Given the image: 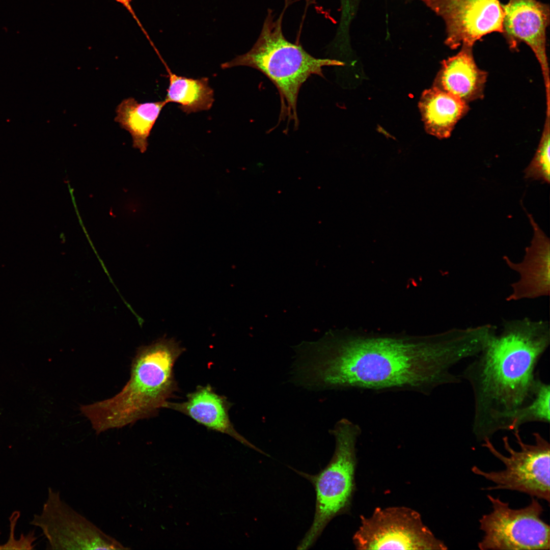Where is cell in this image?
I'll return each instance as SVG.
<instances>
[{"mask_svg":"<svg viewBox=\"0 0 550 550\" xmlns=\"http://www.w3.org/2000/svg\"><path fill=\"white\" fill-rule=\"evenodd\" d=\"M184 351L175 339L164 337L141 347L122 390L111 398L80 407L96 433L156 416L179 390L174 366Z\"/></svg>","mask_w":550,"mask_h":550,"instance_id":"3","label":"cell"},{"mask_svg":"<svg viewBox=\"0 0 550 550\" xmlns=\"http://www.w3.org/2000/svg\"><path fill=\"white\" fill-rule=\"evenodd\" d=\"M446 25L445 43L452 49L474 46L483 36L502 33L504 12L499 0H421Z\"/></svg>","mask_w":550,"mask_h":550,"instance_id":"10","label":"cell"},{"mask_svg":"<svg viewBox=\"0 0 550 550\" xmlns=\"http://www.w3.org/2000/svg\"><path fill=\"white\" fill-rule=\"evenodd\" d=\"M419 107L425 130L439 139L449 138L470 110L468 103L433 87L423 92Z\"/></svg>","mask_w":550,"mask_h":550,"instance_id":"15","label":"cell"},{"mask_svg":"<svg viewBox=\"0 0 550 550\" xmlns=\"http://www.w3.org/2000/svg\"><path fill=\"white\" fill-rule=\"evenodd\" d=\"M481 348L472 327L428 335L329 331L317 341L294 346V384L309 391L359 390L410 391L429 395L458 383L452 368Z\"/></svg>","mask_w":550,"mask_h":550,"instance_id":"1","label":"cell"},{"mask_svg":"<svg viewBox=\"0 0 550 550\" xmlns=\"http://www.w3.org/2000/svg\"><path fill=\"white\" fill-rule=\"evenodd\" d=\"M473 47L462 45L456 54L443 60L432 86L468 104L483 98L488 76L477 65Z\"/></svg>","mask_w":550,"mask_h":550,"instance_id":"14","label":"cell"},{"mask_svg":"<svg viewBox=\"0 0 550 550\" xmlns=\"http://www.w3.org/2000/svg\"><path fill=\"white\" fill-rule=\"evenodd\" d=\"M550 107L546 108V117L541 136L533 158L524 170L527 179L542 183L550 181Z\"/></svg>","mask_w":550,"mask_h":550,"instance_id":"19","label":"cell"},{"mask_svg":"<svg viewBox=\"0 0 550 550\" xmlns=\"http://www.w3.org/2000/svg\"><path fill=\"white\" fill-rule=\"evenodd\" d=\"M286 7L278 18L268 10L261 33L251 49L245 53L221 64L225 69L247 66L264 74L276 87L281 99L280 121L288 119L297 128L299 121L297 103L300 89L313 75L324 77L323 68L341 65L340 61L316 58L300 45L287 40L282 31V20Z\"/></svg>","mask_w":550,"mask_h":550,"instance_id":"4","label":"cell"},{"mask_svg":"<svg viewBox=\"0 0 550 550\" xmlns=\"http://www.w3.org/2000/svg\"><path fill=\"white\" fill-rule=\"evenodd\" d=\"M492 510L479 519L484 536L478 543L481 550H548L549 526L541 518L543 508L532 497L531 503L520 509L490 494Z\"/></svg>","mask_w":550,"mask_h":550,"instance_id":"7","label":"cell"},{"mask_svg":"<svg viewBox=\"0 0 550 550\" xmlns=\"http://www.w3.org/2000/svg\"><path fill=\"white\" fill-rule=\"evenodd\" d=\"M358 549L444 550L448 547L425 525L419 512L403 506L375 509L353 536Z\"/></svg>","mask_w":550,"mask_h":550,"instance_id":"8","label":"cell"},{"mask_svg":"<svg viewBox=\"0 0 550 550\" xmlns=\"http://www.w3.org/2000/svg\"><path fill=\"white\" fill-rule=\"evenodd\" d=\"M30 524L40 528L51 549H128L63 501L49 487L40 514Z\"/></svg>","mask_w":550,"mask_h":550,"instance_id":"9","label":"cell"},{"mask_svg":"<svg viewBox=\"0 0 550 550\" xmlns=\"http://www.w3.org/2000/svg\"><path fill=\"white\" fill-rule=\"evenodd\" d=\"M167 104L164 100L140 103L133 97L125 98L117 106L114 120L130 134L133 147L144 153L151 131Z\"/></svg>","mask_w":550,"mask_h":550,"instance_id":"16","label":"cell"},{"mask_svg":"<svg viewBox=\"0 0 550 550\" xmlns=\"http://www.w3.org/2000/svg\"><path fill=\"white\" fill-rule=\"evenodd\" d=\"M169 75V84L164 98L168 103L179 105V108L186 114L208 111L214 101V91L206 77L189 78L178 75L164 63Z\"/></svg>","mask_w":550,"mask_h":550,"instance_id":"17","label":"cell"},{"mask_svg":"<svg viewBox=\"0 0 550 550\" xmlns=\"http://www.w3.org/2000/svg\"><path fill=\"white\" fill-rule=\"evenodd\" d=\"M532 227L533 235L530 245L525 249L520 262L512 261L504 256L503 259L511 269L519 274V279L511 284L512 291L508 301L533 299L549 294L550 241L532 215L522 205Z\"/></svg>","mask_w":550,"mask_h":550,"instance_id":"12","label":"cell"},{"mask_svg":"<svg viewBox=\"0 0 550 550\" xmlns=\"http://www.w3.org/2000/svg\"><path fill=\"white\" fill-rule=\"evenodd\" d=\"M231 406L225 396L217 394L207 384L198 386L186 395V400L183 402L167 401L163 408L181 413L208 429L229 435L244 446L268 455L236 430L229 418Z\"/></svg>","mask_w":550,"mask_h":550,"instance_id":"13","label":"cell"},{"mask_svg":"<svg viewBox=\"0 0 550 550\" xmlns=\"http://www.w3.org/2000/svg\"><path fill=\"white\" fill-rule=\"evenodd\" d=\"M549 343L547 321L505 320L501 332L473 357L460 376L473 392L472 432L478 441L501 430L516 431L517 416L534 395L536 366Z\"/></svg>","mask_w":550,"mask_h":550,"instance_id":"2","label":"cell"},{"mask_svg":"<svg viewBox=\"0 0 550 550\" xmlns=\"http://www.w3.org/2000/svg\"><path fill=\"white\" fill-rule=\"evenodd\" d=\"M520 447L516 451L510 445L508 438H503L504 447L509 453L504 455L494 447L490 439L486 438L482 446L504 464V470L486 472L477 466L472 472L494 484L485 490L507 489L524 493L531 497L550 501L549 443L538 432H534L535 443L526 444L521 439L519 431L513 432Z\"/></svg>","mask_w":550,"mask_h":550,"instance_id":"6","label":"cell"},{"mask_svg":"<svg viewBox=\"0 0 550 550\" xmlns=\"http://www.w3.org/2000/svg\"><path fill=\"white\" fill-rule=\"evenodd\" d=\"M114 1L121 4L122 5H123L127 9V10L131 13V14L132 15L133 17L135 19V21L139 24V26L141 27L142 31L144 32V33L146 36H147L148 35L147 33L146 32L145 30L143 29L142 25H141V23H140L139 19L136 17V16L135 15V13H134V11L133 10V9L132 8V7L131 6V2L132 0H114Z\"/></svg>","mask_w":550,"mask_h":550,"instance_id":"21","label":"cell"},{"mask_svg":"<svg viewBox=\"0 0 550 550\" xmlns=\"http://www.w3.org/2000/svg\"><path fill=\"white\" fill-rule=\"evenodd\" d=\"M20 512L14 511L9 517L10 534L6 543L0 544V549H32L36 544H34L37 537L34 531L24 535L21 534L18 539L15 537V530Z\"/></svg>","mask_w":550,"mask_h":550,"instance_id":"20","label":"cell"},{"mask_svg":"<svg viewBox=\"0 0 550 550\" xmlns=\"http://www.w3.org/2000/svg\"><path fill=\"white\" fill-rule=\"evenodd\" d=\"M550 387L538 377L533 396L521 410L516 419L515 427L531 422L549 423L550 421Z\"/></svg>","mask_w":550,"mask_h":550,"instance_id":"18","label":"cell"},{"mask_svg":"<svg viewBox=\"0 0 550 550\" xmlns=\"http://www.w3.org/2000/svg\"><path fill=\"white\" fill-rule=\"evenodd\" d=\"M503 34L509 47L517 50L524 42L534 53L543 75L546 98L549 95V69L546 53V29L549 5L537 0H509L502 5Z\"/></svg>","mask_w":550,"mask_h":550,"instance_id":"11","label":"cell"},{"mask_svg":"<svg viewBox=\"0 0 550 550\" xmlns=\"http://www.w3.org/2000/svg\"><path fill=\"white\" fill-rule=\"evenodd\" d=\"M361 432L358 424L340 419L329 430L335 449L327 465L314 475L293 469L313 484L316 497L313 522L297 549L311 548L331 520L347 510L354 488L356 444Z\"/></svg>","mask_w":550,"mask_h":550,"instance_id":"5","label":"cell"}]
</instances>
